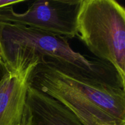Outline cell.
Returning <instances> with one entry per match:
<instances>
[{
	"mask_svg": "<svg viewBox=\"0 0 125 125\" xmlns=\"http://www.w3.org/2000/svg\"><path fill=\"white\" fill-rule=\"evenodd\" d=\"M30 85L57 100L83 125H125V84L53 59L41 57Z\"/></svg>",
	"mask_w": 125,
	"mask_h": 125,
	"instance_id": "obj_1",
	"label": "cell"
},
{
	"mask_svg": "<svg viewBox=\"0 0 125 125\" xmlns=\"http://www.w3.org/2000/svg\"><path fill=\"white\" fill-rule=\"evenodd\" d=\"M77 37L125 84V9L115 0H80Z\"/></svg>",
	"mask_w": 125,
	"mask_h": 125,
	"instance_id": "obj_2",
	"label": "cell"
},
{
	"mask_svg": "<svg viewBox=\"0 0 125 125\" xmlns=\"http://www.w3.org/2000/svg\"><path fill=\"white\" fill-rule=\"evenodd\" d=\"M31 51L53 59L89 73L103 76H118L109 63L74 51L68 39L37 29L0 22V53L3 56L17 51Z\"/></svg>",
	"mask_w": 125,
	"mask_h": 125,
	"instance_id": "obj_3",
	"label": "cell"
},
{
	"mask_svg": "<svg viewBox=\"0 0 125 125\" xmlns=\"http://www.w3.org/2000/svg\"><path fill=\"white\" fill-rule=\"evenodd\" d=\"M40 57L17 50L2 57L4 72L0 78V125H28V90Z\"/></svg>",
	"mask_w": 125,
	"mask_h": 125,
	"instance_id": "obj_4",
	"label": "cell"
},
{
	"mask_svg": "<svg viewBox=\"0 0 125 125\" xmlns=\"http://www.w3.org/2000/svg\"><path fill=\"white\" fill-rule=\"evenodd\" d=\"M80 0H40L20 13L13 6L0 9V22L22 25L63 37H77L76 16Z\"/></svg>",
	"mask_w": 125,
	"mask_h": 125,
	"instance_id": "obj_5",
	"label": "cell"
},
{
	"mask_svg": "<svg viewBox=\"0 0 125 125\" xmlns=\"http://www.w3.org/2000/svg\"><path fill=\"white\" fill-rule=\"evenodd\" d=\"M28 125H83L61 103L29 85L27 98Z\"/></svg>",
	"mask_w": 125,
	"mask_h": 125,
	"instance_id": "obj_6",
	"label": "cell"
},
{
	"mask_svg": "<svg viewBox=\"0 0 125 125\" xmlns=\"http://www.w3.org/2000/svg\"><path fill=\"white\" fill-rule=\"evenodd\" d=\"M26 1V0H0V9L9 6H13L14 5L23 3Z\"/></svg>",
	"mask_w": 125,
	"mask_h": 125,
	"instance_id": "obj_7",
	"label": "cell"
},
{
	"mask_svg": "<svg viewBox=\"0 0 125 125\" xmlns=\"http://www.w3.org/2000/svg\"><path fill=\"white\" fill-rule=\"evenodd\" d=\"M4 72V63H1L0 62V78L3 74Z\"/></svg>",
	"mask_w": 125,
	"mask_h": 125,
	"instance_id": "obj_8",
	"label": "cell"
},
{
	"mask_svg": "<svg viewBox=\"0 0 125 125\" xmlns=\"http://www.w3.org/2000/svg\"><path fill=\"white\" fill-rule=\"evenodd\" d=\"M0 62H1V63H3V62H2V59H1V53H0Z\"/></svg>",
	"mask_w": 125,
	"mask_h": 125,
	"instance_id": "obj_9",
	"label": "cell"
},
{
	"mask_svg": "<svg viewBox=\"0 0 125 125\" xmlns=\"http://www.w3.org/2000/svg\"></svg>",
	"mask_w": 125,
	"mask_h": 125,
	"instance_id": "obj_10",
	"label": "cell"
}]
</instances>
